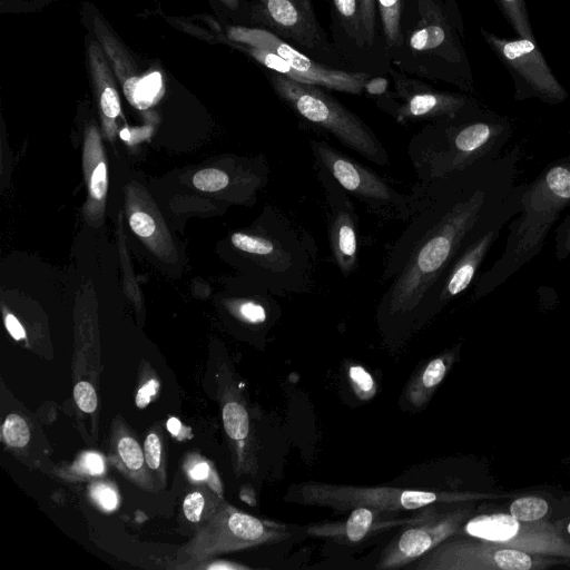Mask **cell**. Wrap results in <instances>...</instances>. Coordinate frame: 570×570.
I'll use <instances>...</instances> for the list:
<instances>
[{"label":"cell","mask_w":570,"mask_h":570,"mask_svg":"<svg viewBox=\"0 0 570 570\" xmlns=\"http://www.w3.org/2000/svg\"><path fill=\"white\" fill-rule=\"evenodd\" d=\"M442 504L426 505L410 518L383 549L376 568L392 570L405 567L459 532L469 515V509L442 510Z\"/></svg>","instance_id":"9a60e30c"},{"label":"cell","mask_w":570,"mask_h":570,"mask_svg":"<svg viewBox=\"0 0 570 570\" xmlns=\"http://www.w3.org/2000/svg\"><path fill=\"white\" fill-rule=\"evenodd\" d=\"M570 207V155L548 164L527 184L520 216L508 225L501 256L475 281L473 298L492 293L530 263L544 246L560 214Z\"/></svg>","instance_id":"277c9868"},{"label":"cell","mask_w":570,"mask_h":570,"mask_svg":"<svg viewBox=\"0 0 570 570\" xmlns=\"http://www.w3.org/2000/svg\"><path fill=\"white\" fill-rule=\"evenodd\" d=\"M266 75L276 96L297 118L330 134L375 165L390 164L389 153L372 128L330 90L294 81L267 69Z\"/></svg>","instance_id":"5b68a950"},{"label":"cell","mask_w":570,"mask_h":570,"mask_svg":"<svg viewBox=\"0 0 570 570\" xmlns=\"http://www.w3.org/2000/svg\"><path fill=\"white\" fill-rule=\"evenodd\" d=\"M314 163L326 169L343 189L363 203L374 215L405 223L410 217L414 196L395 189L372 168L342 153L330 142L309 140Z\"/></svg>","instance_id":"9c48e42d"},{"label":"cell","mask_w":570,"mask_h":570,"mask_svg":"<svg viewBox=\"0 0 570 570\" xmlns=\"http://www.w3.org/2000/svg\"><path fill=\"white\" fill-rule=\"evenodd\" d=\"M159 383L156 380H150L145 385H142L136 395L137 406L139 409L146 407L151 401L153 396L156 395Z\"/></svg>","instance_id":"7bdbcfd3"},{"label":"cell","mask_w":570,"mask_h":570,"mask_svg":"<svg viewBox=\"0 0 570 570\" xmlns=\"http://www.w3.org/2000/svg\"><path fill=\"white\" fill-rule=\"evenodd\" d=\"M226 9L237 11L240 8V0H218Z\"/></svg>","instance_id":"7dc6e473"},{"label":"cell","mask_w":570,"mask_h":570,"mask_svg":"<svg viewBox=\"0 0 570 570\" xmlns=\"http://www.w3.org/2000/svg\"><path fill=\"white\" fill-rule=\"evenodd\" d=\"M567 530H568V532H569V534H570V522H569V524L567 525Z\"/></svg>","instance_id":"681fc988"},{"label":"cell","mask_w":570,"mask_h":570,"mask_svg":"<svg viewBox=\"0 0 570 570\" xmlns=\"http://www.w3.org/2000/svg\"><path fill=\"white\" fill-rule=\"evenodd\" d=\"M2 433L6 442L13 448L24 446L30 439L27 422L18 414H9L3 423Z\"/></svg>","instance_id":"f546056e"},{"label":"cell","mask_w":570,"mask_h":570,"mask_svg":"<svg viewBox=\"0 0 570 570\" xmlns=\"http://www.w3.org/2000/svg\"><path fill=\"white\" fill-rule=\"evenodd\" d=\"M188 475L193 481H204L210 475V468L207 462H198L189 469Z\"/></svg>","instance_id":"f6af8a7d"},{"label":"cell","mask_w":570,"mask_h":570,"mask_svg":"<svg viewBox=\"0 0 570 570\" xmlns=\"http://www.w3.org/2000/svg\"><path fill=\"white\" fill-rule=\"evenodd\" d=\"M479 31L510 73L517 101L538 99L548 105H559L568 99V91L556 77L537 40L504 38L483 27Z\"/></svg>","instance_id":"8fae6325"},{"label":"cell","mask_w":570,"mask_h":570,"mask_svg":"<svg viewBox=\"0 0 570 570\" xmlns=\"http://www.w3.org/2000/svg\"><path fill=\"white\" fill-rule=\"evenodd\" d=\"M239 315L250 324H262L267 320L266 307L257 302L247 301L239 305Z\"/></svg>","instance_id":"f35d334b"},{"label":"cell","mask_w":570,"mask_h":570,"mask_svg":"<svg viewBox=\"0 0 570 570\" xmlns=\"http://www.w3.org/2000/svg\"><path fill=\"white\" fill-rule=\"evenodd\" d=\"M554 255L559 262L570 255V213L554 230Z\"/></svg>","instance_id":"d6a6232c"},{"label":"cell","mask_w":570,"mask_h":570,"mask_svg":"<svg viewBox=\"0 0 570 570\" xmlns=\"http://www.w3.org/2000/svg\"><path fill=\"white\" fill-rule=\"evenodd\" d=\"M227 435L237 442L245 441L249 435V416L246 407L236 401L227 402L222 412Z\"/></svg>","instance_id":"83f0119b"},{"label":"cell","mask_w":570,"mask_h":570,"mask_svg":"<svg viewBox=\"0 0 570 570\" xmlns=\"http://www.w3.org/2000/svg\"><path fill=\"white\" fill-rule=\"evenodd\" d=\"M120 137H121L124 140H128V139H129V137H130L128 129H122V130L120 131Z\"/></svg>","instance_id":"c3c4849f"},{"label":"cell","mask_w":570,"mask_h":570,"mask_svg":"<svg viewBox=\"0 0 570 570\" xmlns=\"http://www.w3.org/2000/svg\"><path fill=\"white\" fill-rule=\"evenodd\" d=\"M183 426H181V423L178 419L176 417H170L168 419L167 421V430L175 436H178L180 431H181Z\"/></svg>","instance_id":"bcb514c9"},{"label":"cell","mask_w":570,"mask_h":570,"mask_svg":"<svg viewBox=\"0 0 570 570\" xmlns=\"http://www.w3.org/2000/svg\"><path fill=\"white\" fill-rule=\"evenodd\" d=\"M463 532L524 552L570 559V543L554 525L541 519L521 521L507 513L482 514L470 519Z\"/></svg>","instance_id":"2e32d148"},{"label":"cell","mask_w":570,"mask_h":570,"mask_svg":"<svg viewBox=\"0 0 570 570\" xmlns=\"http://www.w3.org/2000/svg\"><path fill=\"white\" fill-rule=\"evenodd\" d=\"M90 494L96 503L106 511H112L118 505L117 492L105 483L92 485Z\"/></svg>","instance_id":"d590c367"},{"label":"cell","mask_w":570,"mask_h":570,"mask_svg":"<svg viewBox=\"0 0 570 570\" xmlns=\"http://www.w3.org/2000/svg\"><path fill=\"white\" fill-rule=\"evenodd\" d=\"M193 184L203 191H219L228 186L229 176L216 168L203 169L195 174Z\"/></svg>","instance_id":"4dcf8cb0"},{"label":"cell","mask_w":570,"mask_h":570,"mask_svg":"<svg viewBox=\"0 0 570 570\" xmlns=\"http://www.w3.org/2000/svg\"><path fill=\"white\" fill-rule=\"evenodd\" d=\"M326 202V227L331 253L343 276L358 266V217L351 196L322 166L314 163Z\"/></svg>","instance_id":"e0dca14e"},{"label":"cell","mask_w":570,"mask_h":570,"mask_svg":"<svg viewBox=\"0 0 570 570\" xmlns=\"http://www.w3.org/2000/svg\"><path fill=\"white\" fill-rule=\"evenodd\" d=\"M521 157L518 145L497 158L414 184L412 213L383 264L382 321L410 325L432 315L453 263L509 204Z\"/></svg>","instance_id":"6da1fadb"},{"label":"cell","mask_w":570,"mask_h":570,"mask_svg":"<svg viewBox=\"0 0 570 570\" xmlns=\"http://www.w3.org/2000/svg\"><path fill=\"white\" fill-rule=\"evenodd\" d=\"M553 556L524 552L474 537H450L417 560V570H539L559 564Z\"/></svg>","instance_id":"4fadbf2b"},{"label":"cell","mask_w":570,"mask_h":570,"mask_svg":"<svg viewBox=\"0 0 570 570\" xmlns=\"http://www.w3.org/2000/svg\"><path fill=\"white\" fill-rule=\"evenodd\" d=\"M331 41L351 70L386 75L387 69L371 52L358 0H327Z\"/></svg>","instance_id":"d6986e66"},{"label":"cell","mask_w":570,"mask_h":570,"mask_svg":"<svg viewBox=\"0 0 570 570\" xmlns=\"http://www.w3.org/2000/svg\"><path fill=\"white\" fill-rule=\"evenodd\" d=\"M362 21L364 26L365 39L373 56L382 63L389 71L391 62L389 61L377 18L375 0H358Z\"/></svg>","instance_id":"484cf974"},{"label":"cell","mask_w":570,"mask_h":570,"mask_svg":"<svg viewBox=\"0 0 570 570\" xmlns=\"http://www.w3.org/2000/svg\"><path fill=\"white\" fill-rule=\"evenodd\" d=\"M8 332L14 340H21L26 336L24 330L19 321L11 314H8L4 320Z\"/></svg>","instance_id":"ee69618b"},{"label":"cell","mask_w":570,"mask_h":570,"mask_svg":"<svg viewBox=\"0 0 570 570\" xmlns=\"http://www.w3.org/2000/svg\"><path fill=\"white\" fill-rule=\"evenodd\" d=\"M285 501L303 505L347 511L368 507L381 511L399 512L421 509L435 503H452L460 497L429 490L391 487H355L306 481L288 489Z\"/></svg>","instance_id":"ba28073f"},{"label":"cell","mask_w":570,"mask_h":570,"mask_svg":"<svg viewBox=\"0 0 570 570\" xmlns=\"http://www.w3.org/2000/svg\"><path fill=\"white\" fill-rule=\"evenodd\" d=\"M291 537L283 523L262 520L218 503L205 525L178 553L180 567H195L216 554L282 542Z\"/></svg>","instance_id":"52a82bcc"},{"label":"cell","mask_w":570,"mask_h":570,"mask_svg":"<svg viewBox=\"0 0 570 570\" xmlns=\"http://www.w3.org/2000/svg\"><path fill=\"white\" fill-rule=\"evenodd\" d=\"M232 244L258 259L265 282L276 295L306 292L309 287L315 245L279 210L273 209L264 233H234Z\"/></svg>","instance_id":"8992f818"},{"label":"cell","mask_w":570,"mask_h":570,"mask_svg":"<svg viewBox=\"0 0 570 570\" xmlns=\"http://www.w3.org/2000/svg\"><path fill=\"white\" fill-rule=\"evenodd\" d=\"M116 464L134 482L144 489H153L150 478L145 468V454L138 442L130 435L124 434L117 439Z\"/></svg>","instance_id":"cb8c5ba5"},{"label":"cell","mask_w":570,"mask_h":570,"mask_svg":"<svg viewBox=\"0 0 570 570\" xmlns=\"http://www.w3.org/2000/svg\"><path fill=\"white\" fill-rule=\"evenodd\" d=\"M206 499L199 491L187 494L184 499L183 511L187 520L193 523L200 521L205 508Z\"/></svg>","instance_id":"e575fe53"},{"label":"cell","mask_w":570,"mask_h":570,"mask_svg":"<svg viewBox=\"0 0 570 570\" xmlns=\"http://www.w3.org/2000/svg\"><path fill=\"white\" fill-rule=\"evenodd\" d=\"M511 120L484 105L454 118L426 122L407 145L417 183H430L502 154Z\"/></svg>","instance_id":"3957f363"},{"label":"cell","mask_w":570,"mask_h":570,"mask_svg":"<svg viewBox=\"0 0 570 570\" xmlns=\"http://www.w3.org/2000/svg\"><path fill=\"white\" fill-rule=\"evenodd\" d=\"M73 397L78 407L86 413H91L97 407L98 400L96 391L88 382L81 381L76 384Z\"/></svg>","instance_id":"836d02e7"},{"label":"cell","mask_w":570,"mask_h":570,"mask_svg":"<svg viewBox=\"0 0 570 570\" xmlns=\"http://www.w3.org/2000/svg\"><path fill=\"white\" fill-rule=\"evenodd\" d=\"M375 4L385 53L390 61L403 41L405 0H375Z\"/></svg>","instance_id":"603a6c76"},{"label":"cell","mask_w":570,"mask_h":570,"mask_svg":"<svg viewBox=\"0 0 570 570\" xmlns=\"http://www.w3.org/2000/svg\"><path fill=\"white\" fill-rule=\"evenodd\" d=\"M390 76L386 75H372L365 82L363 94H366L374 102L384 96L391 90Z\"/></svg>","instance_id":"8d00e7d4"},{"label":"cell","mask_w":570,"mask_h":570,"mask_svg":"<svg viewBox=\"0 0 570 570\" xmlns=\"http://www.w3.org/2000/svg\"><path fill=\"white\" fill-rule=\"evenodd\" d=\"M228 41L263 48L283 58L292 69L289 79L320 86L330 91L362 95L366 80L372 76L364 71L345 70L318 62L284 41L271 31L249 26H228Z\"/></svg>","instance_id":"5bb4252c"},{"label":"cell","mask_w":570,"mask_h":570,"mask_svg":"<svg viewBox=\"0 0 570 570\" xmlns=\"http://www.w3.org/2000/svg\"><path fill=\"white\" fill-rule=\"evenodd\" d=\"M131 229L140 237H149L155 232V222L144 212H136L129 218Z\"/></svg>","instance_id":"ab89813d"},{"label":"cell","mask_w":570,"mask_h":570,"mask_svg":"<svg viewBox=\"0 0 570 570\" xmlns=\"http://www.w3.org/2000/svg\"><path fill=\"white\" fill-rule=\"evenodd\" d=\"M348 376L356 395L361 400H368L375 394L376 387L374 380L363 366H351Z\"/></svg>","instance_id":"1f68e13d"},{"label":"cell","mask_w":570,"mask_h":570,"mask_svg":"<svg viewBox=\"0 0 570 570\" xmlns=\"http://www.w3.org/2000/svg\"><path fill=\"white\" fill-rule=\"evenodd\" d=\"M92 23L97 40L120 80L128 100L139 108H145L155 94L150 90L151 86H147L139 77L135 61L101 17L95 16Z\"/></svg>","instance_id":"44dd1931"},{"label":"cell","mask_w":570,"mask_h":570,"mask_svg":"<svg viewBox=\"0 0 570 570\" xmlns=\"http://www.w3.org/2000/svg\"><path fill=\"white\" fill-rule=\"evenodd\" d=\"M106 174H107L106 165L102 161L99 163L98 166L92 171L91 180H90V189H91V195L97 199H101L106 195V190H107Z\"/></svg>","instance_id":"60d3db41"},{"label":"cell","mask_w":570,"mask_h":570,"mask_svg":"<svg viewBox=\"0 0 570 570\" xmlns=\"http://www.w3.org/2000/svg\"><path fill=\"white\" fill-rule=\"evenodd\" d=\"M248 18L250 27L271 31L314 60L351 70L321 26L312 0H252Z\"/></svg>","instance_id":"30bf717a"},{"label":"cell","mask_w":570,"mask_h":570,"mask_svg":"<svg viewBox=\"0 0 570 570\" xmlns=\"http://www.w3.org/2000/svg\"><path fill=\"white\" fill-rule=\"evenodd\" d=\"M525 186L527 183L515 186L509 204L497 220L475 238L453 263L436 296L432 315L441 311V308L471 285L476 272L490 248L499 238L502 229L521 212L522 195Z\"/></svg>","instance_id":"ac0fdd59"},{"label":"cell","mask_w":570,"mask_h":570,"mask_svg":"<svg viewBox=\"0 0 570 570\" xmlns=\"http://www.w3.org/2000/svg\"><path fill=\"white\" fill-rule=\"evenodd\" d=\"M79 468L90 475H100L105 471L104 459L95 452H87L79 460Z\"/></svg>","instance_id":"b9f144b4"},{"label":"cell","mask_w":570,"mask_h":570,"mask_svg":"<svg viewBox=\"0 0 570 570\" xmlns=\"http://www.w3.org/2000/svg\"><path fill=\"white\" fill-rule=\"evenodd\" d=\"M513 32L520 38L537 40L527 0H492Z\"/></svg>","instance_id":"4316f807"},{"label":"cell","mask_w":570,"mask_h":570,"mask_svg":"<svg viewBox=\"0 0 570 570\" xmlns=\"http://www.w3.org/2000/svg\"><path fill=\"white\" fill-rule=\"evenodd\" d=\"M448 356H440L431 360L409 384L406 397L414 407H422L442 382L448 371Z\"/></svg>","instance_id":"d4e9b609"},{"label":"cell","mask_w":570,"mask_h":570,"mask_svg":"<svg viewBox=\"0 0 570 570\" xmlns=\"http://www.w3.org/2000/svg\"><path fill=\"white\" fill-rule=\"evenodd\" d=\"M395 512L381 511L368 507L352 509L343 521L312 524L306 528L308 535L332 539L340 543H357L373 532L403 525L409 521L394 517Z\"/></svg>","instance_id":"ffe728a7"},{"label":"cell","mask_w":570,"mask_h":570,"mask_svg":"<svg viewBox=\"0 0 570 570\" xmlns=\"http://www.w3.org/2000/svg\"><path fill=\"white\" fill-rule=\"evenodd\" d=\"M464 35L456 0H405L403 41L390 62L410 76L475 96Z\"/></svg>","instance_id":"7a4b0ae2"},{"label":"cell","mask_w":570,"mask_h":570,"mask_svg":"<svg viewBox=\"0 0 570 570\" xmlns=\"http://www.w3.org/2000/svg\"><path fill=\"white\" fill-rule=\"evenodd\" d=\"M144 454L148 468L158 470L161 464V441L156 433L147 435L144 444Z\"/></svg>","instance_id":"74e56055"},{"label":"cell","mask_w":570,"mask_h":570,"mask_svg":"<svg viewBox=\"0 0 570 570\" xmlns=\"http://www.w3.org/2000/svg\"><path fill=\"white\" fill-rule=\"evenodd\" d=\"M548 509L546 500L538 497H524L511 503L510 514L521 521H535L542 519Z\"/></svg>","instance_id":"f1b7e54d"},{"label":"cell","mask_w":570,"mask_h":570,"mask_svg":"<svg viewBox=\"0 0 570 570\" xmlns=\"http://www.w3.org/2000/svg\"><path fill=\"white\" fill-rule=\"evenodd\" d=\"M387 75L393 89L379 108L402 126L454 118L483 106L475 96L438 89L429 81L410 76L392 65Z\"/></svg>","instance_id":"7c38bea8"},{"label":"cell","mask_w":570,"mask_h":570,"mask_svg":"<svg viewBox=\"0 0 570 570\" xmlns=\"http://www.w3.org/2000/svg\"><path fill=\"white\" fill-rule=\"evenodd\" d=\"M87 57L100 110L107 119H115L120 115L119 95L112 78L111 66L99 42L92 40L89 42Z\"/></svg>","instance_id":"7402d4cb"}]
</instances>
